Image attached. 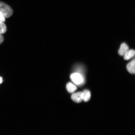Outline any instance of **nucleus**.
<instances>
[{"label":"nucleus","instance_id":"obj_1","mask_svg":"<svg viewBox=\"0 0 135 135\" xmlns=\"http://www.w3.org/2000/svg\"><path fill=\"white\" fill-rule=\"evenodd\" d=\"M0 11L6 18H9L13 13V10L11 7L1 1H0Z\"/></svg>","mask_w":135,"mask_h":135},{"label":"nucleus","instance_id":"obj_2","mask_svg":"<svg viewBox=\"0 0 135 135\" xmlns=\"http://www.w3.org/2000/svg\"><path fill=\"white\" fill-rule=\"evenodd\" d=\"M70 78L72 81L77 85H80L82 84L84 80L82 75L78 73H75L71 74Z\"/></svg>","mask_w":135,"mask_h":135},{"label":"nucleus","instance_id":"obj_3","mask_svg":"<svg viewBox=\"0 0 135 135\" xmlns=\"http://www.w3.org/2000/svg\"><path fill=\"white\" fill-rule=\"evenodd\" d=\"M72 100L76 103H79L83 100L84 94L83 92H78L72 94L71 97Z\"/></svg>","mask_w":135,"mask_h":135},{"label":"nucleus","instance_id":"obj_4","mask_svg":"<svg viewBox=\"0 0 135 135\" xmlns=\"http://www.w3.org/2000/svg\"><path fill=\"white\" fill-rule=\"evenodd\" d=\"M129 50V47L128 45L125 43H123L121 45L120 48L118 53L119 55L124 56Z\"/></svg>","mask_w":135,"mask_h":135},{"label":"nucleus","instance_id":"obj_5","mask_svg":"<svg viewBox=\"0 0 135 135\" xmlns=\"http://www.w3.org/2000/svg\"><path fill=\"white\" fill-rule=\"evenodd\" d=\"M135 60H133L127 65V69L130 73L133 74L135 72Z\"/></svg>","mask_w":135,"mask_h":135},{"label":"nucleus","instance_id":"obj_6","mask_svg":"<svg viewBox=\"0 0 135 135\" xmlns=\"http://www.w3.org/2000/svg\"><path fill=\"white\" fill-rule=\"evenodd\" d=\"M134 50H129L124 55V60H128L134 56Z\"/></svg>","mask_w":135,"mask_h":135},{"label":"nucleus","instance_id":"obj_7","mask_svg":"<svg viewBox=\"0 0 135 135\" xmlns=\"http://www.w3.org/2000/svg\"><path fill=\"white\" fill-rule=\"evenodd\" d=\"M67 90L69 92L73 93L77 89V88L73 84L69 82L66 86Z\"/></svg>","mask_w":135,"mask_h":135},{"label":"nucleus","instance_id":"obj_8","mask_svg":"<svg viewBox=\"0 0 135 135\" xmlns=\"http://www.w3.org/2000/svg\"><path fill=\"white\" fill-rule=\"evenodd\" d=\"M83 92L84 94L83 100L84 102H87L90 100L91 97V94L90 91L85 90Z\"/></svg>","mask_w":135,"mask_h":135},{"label":"nucleus","instance_id":"obj_9","mask_svg":"<svg viewBox=\"0 0 135 135\" xmlns=\"http://www.w3.org/2000/svg\"><path fill=\"white\" fill-rule=\"evenodd\" d=\"M7 27L4 22L0 21V34L2 35L6 32Z\"/></svg>","mask_w":135,"mask_h":135},{"label":"nucleus","instance_id":"obj_10","mask_svg":"<svg viewBox=\"0 0 135 135\" xmlns=\"http://www.w3.org/2000/svg\"><path fill=\"white\" fill-rule=\"evenodd\" d=\"M5 21H6V19H5L4 17L3 16L2 13L0 11V21L4 22Z\"/></svg>","mask_w":135,"mask_h":135},{"label":"nucleus","instance_id":"obj_11","mask_svg":"<svg viewBox=\"0 0 135 135\" xmlns=\"http://www.w3.org/2000/svg\"><path fill=\"white\" fill-rule=\"evenodd\" d=\"M4 40V38L2 35L0 34V44L3 43Z\"/></svg>","mask_w":135,"mask_h":135},{"label":"nucleus","instance_id":"obj_12","mask_svg":"<svg viewBox=\"0 0 135 135\" xmlns=\"http://www.w3.org/2000/svg\"><path fill=\"white\" fill-rule=\"evenodd\" d=\"M3 82V79L2 78L0 77V84L2 83Z\"/></svg>","mask_w":135,"mask_h":135}]
</instances>
